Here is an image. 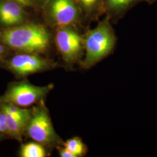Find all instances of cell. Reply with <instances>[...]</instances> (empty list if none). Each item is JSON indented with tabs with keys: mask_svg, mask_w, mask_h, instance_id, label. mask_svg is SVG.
I'll list each match as a JSON object with an SVG mask.
<instances>
[{
	"mask_svg": "<svg viewBox=\"0 0 157 157\" xmlns=\"http://www.w3.org/2000/svg\"><path fill=\"white\" fill-rule=\"evenodd\" d=\"M85 56L81 67L87 69L109 56L117 44V37L110 19L107 17L84 36Z\"/></svg>",
	"mask_w": 157,
	"mask_h": 157,
	"instance_id": "6da1fadb",
	"label": "cell"
},
{
	"mask_svg": "<svg viewBox=\"0 0 157 157\" xmlns=\"http://www.w3.org/2000/svg\"><path fill=\"white\" fill-rule=\"evenodd\" d=\"M0 39L12 49L27 53L43 52L50 44V36L46 29L36 24L6 29L0 33Z\"/></svg>",
	"mask_w": 157,
	"mask_h": 157,
	"instance_id": "7a4b0ae2",
	"label": "cell"
},
{
	"mask_svg": "<svg viewBox=\"0 0 157 157\" xmlns=\"http://www.w3.org/2000/svg\"><path fill=\"white\" fill-rule=\"evenodd\" d=\"M32 109L25 132L30 138L43 146L54 147L61 142L52 124L48 111L44 102Z\"/></svg>",
	"mask_w": 157,
	"mask_h": 157,
	"instance_id": "3957f363",
	"label": "cell"
},
{
	"mask_svg": "<svg viewBox=\"0 0 157 157\" xmlns=\"http://www.w3.org/2000/svg\"><path fill=\"white\" fill-rule=\"evenodd\" d=\"M52 88V84L37 86L26 80L12 83L4 94L0 96V103L11 104L22 108L29 107L42 101Z\"/></svg>",
	"mask_w": 157,
	"mask_h": 157,
	"instance_id": "277c9868",
	"label": "cell"
},
{
	"mask_svg": "<svg viewBox=\"0 0 157 157\" xmlns=\"http://www.w3.org/2000/svg\"><path fill=\"white\" fill-rule=\"evenodd\" d=\"M57 48L68 63L80 61L84 50L83 38L69 26L59 27L56 36Z\"/></svg>",
	"mask_w": 157,
	"mask_h": 157,
	"instance_id": "5b68a950",
	"label": "cell"
},
{
	"mask_svg": "<svg viewBox=\"0 0 157 157\" xmlns=\"http://www.w3.org/2000/svg\"><path fill=\"white\" fill-rule=\"evenodd\" d=\"M54 65L49 61L34 53L17 54L5 63V67L16 76L29 75L50 69Z\"/></svg>",
	"mask_w": 157,
	"mask_h": 157,
	"instance_id": "8992f818",
	"label": "cell"
},
{
	"mask_svg": "<svg viewBox=\"0 0 157 157\" xmlns=\"http://www.w3.org/2000/svg\"><path fill=\"white\" fill-rule=\"evenodd\" d=\"M49 13L52 22L59 27L77 22L79 17V10L75 0H51Z\"/></svg>",
	"mask_w": 157,
	"mask_h": 157,
	"instance_id": "52a82bcc",
	"label": "cell"
},
{
	"mask_svg": "<svg viewBox=\"0 0 157 157\" xmlns=\"http://www.w3.org/2000/svg\"><path fill=\"white\" fill-rule=\"evenodd\" d=\"M24 12L22 6L8 0L0 2V22L6 26H14L22 22Z\"/></svg>",
	"mask_w": 157,
	"mask_h": 157,
	"instance_id": "ba28073f",
	"label": "cell"
},
{
	"mask_svg": "<svg viewBox=\"0 0 157 157\" xmlns=\"http://www.w3.org/2000/svg\"><path fill=\"white\" fill-rule=\"evenodd\" d=\"M139 2L140 0H104V12L111 21L117 22Z\"/></svg>",
	"mask_w": 157,
	"mask_h": 157,
	"instance_id": "9c48e42d",
	"label": "cell"
},
{
	"mask_svg": "<svg viewBox=\"0 0 157 157\" xmlns=\"http://www.w3.org/2000/svg\"><path fill=\"white\" fill-rule=\"evenodd\" d=\"M4 113L6 117L8 136L17 140H22L30 117H17L11 114Z\"/></svg>",
	"mask_w": 157,
	"mask_h": 157,
	"instance_id": "30bf717a",
	"label": "cell"
},
{
	"mask_svg": "<svg viewBox=\"0 0 157 157\" xmlns=\"http://www.w3.org/2000/svg\"><path fill=\"white\" fill-rule=\"evenodd\" d=\"M84 15L90 19H95L104 12V0H77Z\"/></svg>",
	"mask_w": 157,
	"mask_h": 157,
	"instance_id": "8fae6325",
	"label": "cell"
},
{
	"mask_svg": "<svg viewBox=\"0 0 157 157\" xmlns=\"http://www.w3.org/2000/svg\"><path fill=\"white\" fill-rule=\"evenodd\" d=\"M19 155L22 157H44L47 152L44 146L36 141L22 144Z\"/></svg>",
	"mask_w": 157,
	"mask_h": 157,
	"instance_id": "7c38bea8",
	"label": "cell"
},
{
	"mask_svg": "<svg viewBox=\"0 0 157 157\" xmlns=\"http://www.w3.org/2000/svg\"><path fill=\"white\" fill-rule=\"evenodd\" d=\"M63 146L72 152L76 157H83L87 152V147L78 137H73L66 141Z\"/></svg>",
	"mask_w": 157,
	"mask_h": 157,
	"instance_id": "4fadbf2b",
	"label": "cell"
},
{
	"mask_svg": "<svg viewBox=\"0 0 157 157\" xmlns=\"http://www.w3.org/2000/svg\"><path fill=\"white\" fill-rule=\"evenodd\" d=\"M0 133L8 136V130L6 113L0 110Z\"/></svg>",
	"mask_w": 157,
	"mask_h": 157,
	"instance_id": "5bb4252c",
	"label": "cell"
},
{
	"mask_svg": "<svg viewBox=\"0 0 157 157\" xmlns=\"http://www.w3.org/2000/svg\"><path fill=\"white\" fill-rule=\"evenodd\" d=\"M58 151L61 157H76L71 151H70L66 147H59Z\"/></svg>",
	"mask_w": 157,
	"mask_h": 157,
	"instance_id": "9a60e30c",
	"label": "cell"
},
{
	"mask_svg": "<svg viewBox=\"0 0 157 157\" xmlns=\"http://www.w3.org/2000/svg\"><path fill=\"white\" fill-rule=\"evenodd\" d=\"M17 2L22 6H29L32 4L31 0H11Z\"/></svg>",
	"mask_w": 157,
	"mask_h": 157,
	"instance_id": "2e32d148",
	"label": "cell"
},
{
	"mask_svg": "<svg viewBox=\"0 0 157 157\" xmlns=\"http://www.w3.org/2000/svg\"><path fill=\"white\" fill-rule=\"evenodd\" d=\"M6 50L4 45L0 44V61H2L6 55Z\"/></svg>",
	"mask_w": 157,
	"mask_h": 157,
	"instance_id": "e0dca14e",
	"label": "cell"
},
{
	"mask_svg": "<svg viewBox=\"0 0 157 157\" xmlns=\"http://www.w3.org/2000/svg\"><path fill=\"white\" fill-rule=\"evenodd\" d=\"M140 1L141 2H146L150 5H151L154 4L155 2H157V0H140Z\"/></svg>",
	"mask_w": 157,
	"mask_h": 157,
	"instance_id": "ac0fdd59",
	"label": "cell"
},
{
	"mask_svg": "<svg viewBox=\"0 0 157 157\" xmlns=\"http://www.w3.org/2000/svg\"><path fill=\"white\" fill-rule=\"evenodd\" d=\"M6 136V135L2 134V133H0V141L3 140Z\"/></svg>",
	"mask_w": 157,
	"mask_h": 157,
	"instance_id": "d6986e66",
	"label": "cell"
}]
</instances>
